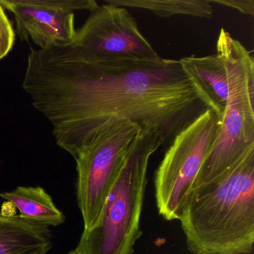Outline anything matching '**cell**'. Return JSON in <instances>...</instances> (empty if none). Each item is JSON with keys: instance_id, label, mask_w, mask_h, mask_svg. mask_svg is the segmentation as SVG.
<instances>
[{"instance_id": "obj_1", "label": "cell", "mask_w": 254, "mask_h": 254, "mask_svg": "<svg viewBox=\"0 0 254 254\" xmlns=\"http://www.w3.org/2000/svg\"><path fill=\"white\" fill-rule=\"evenodd\" d=\"M22 86L74 159L110 123L133 122L164 145L206 110L179 60H96L72 44L31 47Z\"/></svg>"}, {"instance_id": "obj_4", "label": "cell", "mask_w": 254, "mask_h": 254, "mask_svg": "<svg viewBox=\"0 0 254 254\" xmlns=\"http://www.w3.org/2000/svg\"><path fill=\"white\" fill-rule=\"evenodd\" d=\"M163 144L142 136L119 173L98 224L84 230L75 251L79 254H133L142 236L140 218L147 171L151 156Z\"/></svg>"}, {"instance_id": "obj_15", "label": "cell", "mask_w": 254, "mask_h": 254, "mask_svg": "<svg viewBox=\"0 0 254 254\" xmlns=\"http://www.w3.org/2000/svg\"><path fill=\"white\" fill-rule=\"evenodd\" d=\"M67 254H79L78 252H77L75 250H72V251H69Z\"/></svg>"}, {"instance_id": "obj_6", "label": "cell", "mask_w": 254, "mask_h": 254, "mask_svg": "<svg viewBox=\"0 0 254 254\" xmlns=\"http://www.w3.org/2000/svg\"><path fill=\"white\" fill-rule=\"evenodd\" d=\"M220 127L216 114L206 109L171 141L154 176L157 209L167 221L181 218L186 200Z\"/></svg>"}, {"instance_id": "obj_2", "label": "cell", "mask_w": 254, "mask_h": 254, "mask_svg": "<svg viewBox=\"0 0 254 254\" xmlns=\"http://www.w3.org/2000/svg\"><path fill=\"white\" fill-rule=\"evenodd\" d=\"M180 221L192 254L252 253L254 147L228 172L193 188Z\"/></svg>"}, {"instance_id": "obj_14", "label": "cell", "mask_w": 254, "mask_h": 254, "mask_svg": "<svg viewBox=\"0 0 254 254\" xmlns=\"http://www.w3.org/2000/svg\"><path fill=\"white\" fill-rule=\"evenodd\" d=\"M211 4L224 5L240 11L245 15H254V0H209Z\"/></svg>"}, {"instance_id": "obj_5", "label": "cell", "mask_w": 254, "mask_h": 254, "mask_svg": "<svg viewBox=\"0 0 254 254\" xmlns=\"http://www.w3.org/2000/svg\"><path fill=\"white\" fill-rule=\"evenodd\" d=\"M142 136L137 124L119 120L96 133L75 157L77 201L84 230L99 222L119 173Z\"/></svg>"}, {"instance_id": "obj_10", "label": "cell", "mask_w": 254, "mask_h": 254, "mask_svg": "<svg viewBox=\"0 0 254 254\" xmlns=\"http://www.w3.org/2000/svg\"><path fill=\"white\" fill-rule=\"evenodd\" d=\"M52 247L50 227L0 212V254H47Z\"/></svg>"}, {"instance_id": "obj_8", "label": "cell", "mask_w": 254, "mask_h": 254, "mask_svg": "<svg viewBox=\"0 0 254 254\" xmlns=\"http://www.w3.org/2000/svg\"><path fill=\"white\" fill-rule=\"evenodd\" d=\"M12 13L21 41H32L40 50L69 45L76 37L75 11H94V0H0Z\"/></svg>"}, {"instance_id": "obj_3", "label": "cell", "mask_w": 254, "mask_h": 254, "mask_svg": "<svg viewBox=\"0 0 254 254\" xmlns=\"http://www.w3.org/2000/svg\"><path fill=\"white\" fill-rule=\"evenodd\" d=\"M216 53L227 70L228 99L219 133L192 189L228 172L254 147V57L224 29L217 39Z\"/></svg>"}, {"instance_id": "obj_12", "label": "cell", "mask_w": 254, "mask_h": 254, "mask_svg": "<svg viewBox=\"0 0 254 254\" xmlns=\"http://www.w3.org/2000/svg\"><path fill=\"white\" fill-rule=\"evenodd\" d=\"M105 2L123 8L147 10L166 18L175 15L210 18L213 14L209 0H107Z\"/></svg>"}, {"instance_id": "obj_13", "label": "cell", "mask_w": 254, "mask_h": 254, "mask_svg": "<svg viewBox=\"0 0 254 254\" xmlns=\"http://www.w3.org/2000/svg\"><path fill=\"white\" fill-rule=\"evenodd\" d=\"M15 31L3 7L0 4V61L6 57L14 47Z\"/></svg>"}, {"instance_id": "obj_7", "label": "cell", "mask_w": 254, "mask_h": 254, "mask_svg": "<svg viewBox=\"0 0 254 254\" xmlns=\"http://www.w3.org/2000/svg\"><path fill=\"white\" fill-rule=\"evenodd\" d=\"M72 45L87 59L96 60H150L160 57L126 8L99 5L76 30Z\"/></svg>"}, {"instance_id": "obj_9", "label": "cell", "mask_w": 254, "mask_h": 254, "mask_svg": "<svg viewBox=\"0 0 254 254\" xmlns=\"http://www.w3.org/2000/svg\"><path fill=\"white\" fill-rule=\"evenodd\" d=\"M181 67L206 109L216 114L221 124L227 99L228 81L227 70L219 55L180 59Z\"/></svg>"}, {"instance_id": "obj_11", "label": "cell", "mask_w": 254, "mask_h": 254, "mask_svg": "<svg viewBox=\"0 0 254 254\" xmlns=\"http://www.w3.org/2000/svg\"><path fill=\"white\" fill-rule=\"evenodd\" d=\"M0 197L11 203L25 219L57 227L66 216L55 204L51 196L41 187H18L12 191L0 193Z\"/></svg>"}]
</instances>
